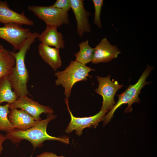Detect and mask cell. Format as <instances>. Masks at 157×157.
<instances>
[{
  "label": "cell",
  "mask_w": 157,
  "mask_h": 157,
  "mask_svg": "<svg viewBox=\"0 0 157 157\" xmlns=\"http://www.w3.org/2000/svg\"><path fill=\"white\" fill-rule=\"evenodd\" d=\"M56 117V115L48 114L46 119L38 121L33 126L28 129L25 130L15 129L13 131L6 133L7 139L13 143H19L23 140H27L31 144L34 149L42 147L43 143L46 140H57L69 144V138L52 136L47 132L49 123Z\"/></svg>",
  "instance_id": "7a4b0ae2"
},
{
  "label": "cell",
  "mask_w": 157,
  "mask_h": 157,
  "mask_svg": "<svg viewBox=\"0 0 157 157\" xmlns=\"http://www.w3.org/2000/svg\"><path fill=\"white\" fill-rule=\"evenodd\" d=\"M58 27L55 25H46V28L38 38L44 44L50 47H53L59 49L65 47V42L62 33L57 31Z\"/></svg>",
  "instance_id": "4fadbf2b"
},
{
  "label": "cell",
  "mask_w": 157,
  "mask_h": 157,
  "mask_svg": "<svg viewBox=\"0 0 157 157\" xmlns=\"http://www.w3.org/2000/svg\"><path fill=\"white\" fill-rule=\"evenodd\" d=\"M120 53L116 46L111 44L107 39L104 38L94 48L91 62L94 64L107 63L117 58Z\"/></svg>",
  "instance_id": "30bf717a"
},
{
  "label": "cell",
  "mask_w": 157,
  "mask_h": 157,
  "mask_svg": "<svg viewBox=\"0 0 157 157\" xmlns=\"http://www.w3.org/2000/svg\"><path fill=\"white\" fill-rule=\"evenodd\" d=\"M71 8L74 15L77 24V32L78 35L82 37L85 33L91 32L89 22L90 12L84 7V0H70Z\"/></svg>",
  "instance_id": "8fae6325"
},
{
  "label": "cell",
  "mask_w": 157,
  "mask_h": 157,
  "mask_svg": "<svg viewBox=\"0 0 157 157\" xmlns=\"http://www.w3.org/2000/svg\"><path fill=\"white\" fill-rule=\"evenodd\" d=\"M99 85L95 92L101 95L103 99L101 109L107 112L110 110L115 104L114 97L117 92L122 88L123 84L120 85L117 81L110 80L111 76L106 77L96 76Z\"/></svg>",
  "instance_id": "8992f818"
},
{
  "label": "cell",
  "mask_w": 157,
  "mask_h": 157,
  "mask_svg": "<svg viewBox=\"0 0 157 157\" xmlns=\"http://www.w3.org/2000/svg\"><path fill=\"white\" fill-rule=\"evenodd\" d=\"M27 8L43 21L46 25H55L59 28L63 24L67 25L69 23L68 12L51 6L29 5Z\"/></svg>",
  "instance_id": "5b68a950"
},
{
  "label": "cell",
  "mask_w": 157,
  "mask_h": 157,
  "mask_svg": "<svg viewBox=\"0 0 157 157\" xmlns=\"http://www.w3.org/2000/svg\"><path fill=\"white\" fill-rule=\"evenodd\" d=\"M39 34L36 32L32 33L17 52L10 51L15 58V64L8 76L12 88L18 97L29 95L27 87L29 74L25 65V59L31 44Z\"/></svg>",
  "instance_id": "6da1fadb"
},
{
  "label": "cell",
  "mask_w": 157,
  "mask_h": 157,
  "mask_svg": "<svg viewBox=\"0 0 157 157\" xmlns=\"http://www.w3.org/2000/svg\"><path fill=\"white\" fill-rule=\"evenodd\" d=\"M7 139L5 135L0 133V155L3 150V143Z\"/></svg>",
  "instance_id": "603a6c76"
},
{
  "label": "cell",
  "mask_w": 157,
  "mask_h": 157,
  "mask_svg": "<svg viewBox=\"0 0 157 157\" xmlns=\"http://www.w3.org/2000/svg\"><path fill=\"white\" fill-rule=\"evenodd\" d=\"M14 23L4 24L0 27V38L10 44L15 51H18L32 33L29 29Z\"/></svg>",
  "instance_id": "52a82bcc"
},
{
  "label": "cell",
  "mask_w": 157,
  "mask_h": 157,
  "mask_svg": "<svg viewBox=\"0 0 157 157\" xmlns=\"http://www.w3.org/2000/svg\"><path fill=\"white\" fill-rule=\"evenodd\" d=\"M8 117L16 129L21 130H25L31 128L38 122L27 112L21 109H11Z\"/></svg>",
  "instance_id": "5bb4252c"
},
{
  "label": "cell",
  "mask_w": 157,
  "mask_h": 157,
  "mask_svg": "<svg viewBox=\"0 0 157 157\" xmlns=\"http://www.w3.org/2000/svg\"><path fill=\"white\" fill-rule=\"evenodd\" d=\"M51 6L67 12L71 8L70 0H57Z\"/></svg>",
  "instance_id": "44dd1931"
},
{
  "label": "cell",
  "mask_w": 157,
  "mask_h": 157,
  "mask_svg": "<svg viewBox=\"0 0 157 157\" xmlns=\"http://www.w3.org/2000/svg\"><path fill=\"white\" fill-rule=\"evenodd\" d=\"M38 52L42 59L53 70L56 71L61 66L62 62L59 49L41 43L38 46Z\"/></svg>",
  "instance_id": "9a60e30c"
},
{
  "label": "cell",
  "mask_w": 157,
  "mask_h": 157,
  "mask_svg": "<svg viewBox=\"0 0 157 157\" xmlns=\"http://www.w3.org/2000/svg\"><path fill=\"white\" fill-rule=\"evenodd\" d=\"M78 46L79 50L74 54L76 57L75 61L85 65L91 62L94 48L89 45L88 41L82 42L79 44Z\"/></svg>",
  "instance_id": "ac0fdd59"
},
{
  "label": "cell",
  "mask_w": 157,
  "mask_h": 157,
  "mask_svg": "<svg viewBox=\"0 0 157 157\" xmlns=\"http://www.w3.org/2000/svg\"><path fill=\"white\" fill-rule=\"evenodd\" d=\"M95 70L94 69L75 60H71L64 70L56 71L55 73V76L57 77L55 84L56 86L61 85L62 86L64 89L65 98L69 99L74 84L78 82L86 81L88 77L91 76L89 75V73Z\"/></svg>",
  "instance_id": "3957f363"
},
{
  "label": "cell",
  "mask_w": 157,
  "mask_h": 157,
  "mask_svg": "<svg viewBox=\"0 0 157 157\" xmlns=\"http://www.w3.org/2000/svg\"><path fill=\"white\" fill-rule=\"evenodd\" d=\"M92 1L93 3L95 11L93 23L99 28H101L102 25L100 19V16L104 1L92 0Z\"/></svg>",
  "instance_id": "ffe728a7"
},
{
  "label": "cell",
  "mask_w": 157,
  "mask_h": 157,
  "mask_svg": "<svg viewBox=\"0 0 157 157\" xmlns=\"http://www.w3.org/2000/svg\"><path fill=\"white\" fill-rule=\"evenodd\" d=\"M0 23L4 24L14 23L21 25L33 26L34 22L24 12L19 13L10 9L6 1L0 0Z\"/></svg>",
  "instance_id": "7c38bea8"
},
{
  "label": "cell",
  "mask_w": 157,
  "mask_h": 157,
  "mask_svg": "<svg viewBox=\"0 0 157 157\" xmlns=\"http://www.w3.org/2000/svg\"><path fill=\"white\" fill-rule=\"evenodd\" d=\"M153 69L152 67L148 65L135 84L130 85L124 92L117 95L118 101L112 108L105 116L104 120V124H107L110 121L115 110L122 104H128V106L124 112L129 113L132 111L131 106L133 104L140 102V99L138 97L139 94L142 88L149 83V82L146 81V79Z\"/></svg>",
  "instance_id": "277c9868"
},
{
  "label": "cell",
  "mask_w": 157,
  "mask_h": 157,
  "mask_svg": "<svg viewBox=\"0 0 157 157\" xmlns=\"http://www.w3.org/2000/svg\"><path fill=\"white\" fill-rule=\"evenodd\" d=\"M5 49L4 48L3 46L0 44V53L4 50Z\"/></svg>",
  "instance_id": "cb8c5ba5"
},
{
  "label": "cell",
  "mask_w": 157,
  "mask_h": 157,
  "mask_svg": "<svg viewBox=\"0 0 157 157\" xmlns=\"http://www.w3.org/2000/svg\"><path fill=\"white\" fill-rule=\"evenodd\" d=\"M9 104L7 103L3 106L0 105V131L9 132L16 129L9 120L8 115L10 112Z\"/></svg>",
  "instance_id": "d6986e66"
},
{
  "label": "cell",
  "mask_w": 157,
  "mask_h": 157,
  "mask_svg": "<svg viewBox=\"0 0 157 157\" xmlns=\"http://www.w3.org/2000/svg\"><path fill=\"white\" fill-rule=\"evenodd\" d=\"M15 61L10 51L6 49L0 53V78L8 75L14 67Z\"/></svg>",
  "instance_id": "e0dca14e"
},
{
  "label": "cell",
  "mask_w": 157,
  "mask_h": 157,
  "mask_svg": "<svg viewBox=\"0 0 157 157\" xmlns=\"http://www.w3.org/2000/svg\"><path fill=\"white\" fill-rule=\"evenodd\" d=\"M65 101L71 119L65 131L67 133H70L75 130L76 135L80 136L84 128H90L92 126L96 128L99 122L104 120L106 113L108 112L101 109L99 113L93 116L82 117H76L74 116L70 110L68 99L65 98Z\"/></svg>",
  "instance_id": "ba28073f"
},
{
  "label": "cell",
  "mask_w": 157,
  "mask_h": 157,
  "mask_svg": "<svg viewBox=\"0 0 157 157\" xmlns=\"http://www.w3.org/2000/svg\"><path fill=\"white\" fill-rule=\"evenodd\" d=\"M12 88L8 75L0 78V105L3 102L10 104L17 99L18 97Z\"/></svg>",
  "instance_id": "2e32d148"
},
{
  "label": "cell",
  "mask_w": 157,
  "mask_h": 157,
  "mask_svg": "<svg viewBox=\"0 0 157 157\" xmlns=\"http://www.w3.org/2000/svg\"><path fill=\"white\" fill-rule=\"evenodd\" d=\"M36 157H64L63 156H58L56 154L49 152H44L40 154Z\"/></svg>",
  "instance_id": "7402d4cb"
},
{
  "label": "cell",
  "mask_w": 157,
  "mask_h": 157,
  "mask_svg": "<svg viewBox=\"0 0 157 157\" xmlns=\"http://www.w3.org/2000/svg\"><path fill=\"white\" fill-rule=\"evenodd\" d=\"M20 108L32 116L36 121L42 120L40 115L42 113L52 114L53 110L50 106L42 105L28 97L27 95L19 97L17 100L9 104V109Z\"/></svg>",
  "instance_id": "9c48e42d"
}]
</instances>
